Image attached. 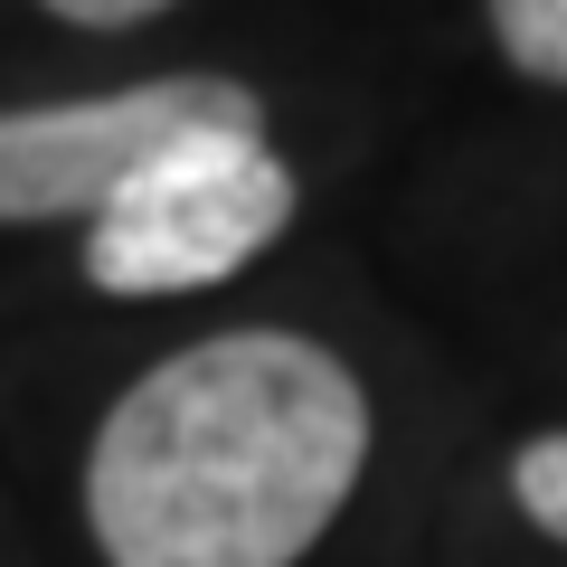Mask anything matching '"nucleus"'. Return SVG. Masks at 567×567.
I'll list each match as a JSON object with an SVG mask.
<instances>
[{
	"label": "nucleus",
	"mask_w": 567,
	"mask_h": 567,
	"mask_svg": "<svg viewBox=\"0 0 567 567\" xmlns=\"http://www.w3.org/2000/svg\"><path fill=\"white\" fill-rule=\"evenodd\" d=\"M511 502L529 511V529L567 539V435H529L511 454Z\"/></svg>",
	"instance_id": "39448f33"
},
{
	"label": "nucleus",
	"mask_w": 567,
	"mask_h": 567,
	"mask_svg": "<svg viewBox=\"0 0 567 567\" xmlns=\"http://www.w3.org/2000/svg\"><path fill=\"white\" fill-rule=\"evenodd\" d=\"M293 199L303 189L275 162V142H246V133L181 142L123 199L85 218V275H95V293H123V303L227 284L293 227Z\"/></svg>",
	"instance_id": "f03ea898"
},
{
	"label": "nucleus",
	"mask_w": 567,
	"mask_h": 567,
	"mask_svg": "<svg viewBox=\"0 0 567 567\" xmlns=\"http://www.w3.org/2000/svg\"><path fill=\"white\" fill-rule=\"evenodd\" d=\"M265 142V95L237 76H152L76 104H10L0 114V227H48V218H95L104 199L181 142Z\"/></svg>",
	"instance_id": "7ed1b4c3"
},
{
	"label": "nucleus",
	"mask_w": 567,
	"mask_h": 567,
	"mask_svg": "<svg viewBox=\"0 0 567 567\" xmlns=\"http://www.w3.org/2000/svg\"><path fill=\"white\" fill-rule=\"evenodd\" d=\"M48 20L66 29H142V20H162V10H181V0H39Z\"/></svg>",
	"instance_id": "423d86ee"
},
{
	"label": "nucleus",
	"mask_w": 567,
	"mask_h": 567,
	"mask_svg": "<svg viewBox=\"0 0 567 567\" xmlns=\"http://www.w3.org/2000/svg\"><path fill=\"white\" fill-rule=\"evenodd\" d=\"M492 39L529 85H567V0H492Z\"/></svg>",
	"instance_id": "20e7f679"
},
{
	"label": "nucleus",
	"mask_w": 567,
	"mask_h": 567,
	"mask_svg": "<svg viewBox=\"0 0 567 567\" xmlns=\"http://www.w3.org/2000/svg\"><path fill=\"white\" fill-rule=\"evenodd\" d=\"M369 464V388L303 331H218L142 369L95 425L104 567H303Z\"/></svg>",
	"instance_id": "f257e3e1"
}]
</instances>
